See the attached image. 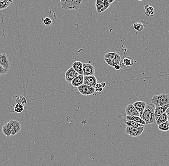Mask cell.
Returning a JSON list of instances; mask_svg holds the SVG:
<instances>
[{
	"label": "cell",
	"mask_w": 169,
	"mask_h": 166,
	"mask_svg": "<svg viewBox=\"0 0 169 166\" xmlns=\"http://www.w3.org/2000/svg\"><path fill=\"white\" fill-rule=\"evenodd\" d=\"M156 106L150 102L146 103V107L145 108L143 113L140 117L145 122L146 125L153 124L156 123L155 120V109Z\"/></svg>",
	"instance_id": "cell-1"
},
{
	"label": "cell",
	"mask_w": 169,
	"mask_h": 166,
	"mask_svg": "<svg viewBox=\"0 0 169 166\" xmlns=\"http://www.w3.org/2000/svg\"><path fill=\"white\" fill-rule=\"evenodd\" d=\"M151 103L154 104L156 107L169 104V95L165 94L155 95L151 98Z\"/></svg>",
	"instance_id": "cell-2"
},
{
	"label": "cell",
	"mask_w": 169,
	"mask_h": 166,
	"mask_svg": "<svg viewBox=\"0 0 169 166\" xmlns=\"http://www.w3.org/2000/svg\"><path fill=\"white\" fill-rule=\"evenodd\" d=\"M83 0H66L65 3L61 4L62 8L65 10H78L80 8Z\"/></svg>",
	"instance_id": "cell-3"
},
{
	"label": "cell",
	"mask_w": 169,
	"mask_h": 166,
	"mask_svg": "<svg viewBox=\"0 0 169 166\" xmlns=\"http://www.w3.org/2000/svg\"><path fill=\"white\" fill-rule=\"evenodd\" d=\"M12 58L9 55L6 53H0V65L7 70H9L12 65Z\"/></svg>",
	"instance_id": "cell-4"
},
{
	"label": "cell",
	"mask_w": 169,
	"mask_h": 166,
	"mask_svg": "<svg viewBox=\"0 0 169 166\" xmlns=\"http://www.w3.org/2000/svg\"><path fill=\"white\" fill-rule=\"evenodd\" d=\"M144 130V127H132L126 126V134L131 137H139L142 135Z\"/></svg>",
	"instance_id": "cell-5"
},
{
	"label": "cell",
	"mask_w": 169,
	"mask_h": 166,
	"mask_svg": "<svg viewBox=\"0 0 169 166\" xmlns=\"http://www.w3.org/2000/svg\"><path fill=\"white\" fill-rule=\"evenodd\" d=\"M78 89L79 92L84 96L92 95L95 92L94 88L84 84L78 87Z\"/></svg>",
	"instance_id": "cell-6"
},
{
	"label": "cell",
	"mask_w": 169,
	"mask_h": 166,
	"mask_svg": "<svg viewBox=\"0 0 169 166\" xmlns=\"http://www.w3.org/2000/svg\"><path fill=\"white\" fill-rule=\"evenodd\" d=\"M10 125L11 127V136H14L20 132L22 128L21 123L17 120H10Z\"/></svg>",
	"instance_id": "cell-7"
},
{
	"label": "cell",
	"mask_w": 169,
	"mask_h": 166,
	"mask_svg": "<svg viewBox=\"0 0 169 166\" xmlns=\"http://www.w3.org/2000/svg\"><path fill=\"white\" fill-rule=\"evenodd\" d=\"M83 72L84 76H89L95 75V67L89 63H83Z\"/></svg>",
	"instance_id": "cell-8"
},
{
	"label": "cell",
	"mask_w": 169,
	"mask_h": 166,
	"mask_svg": "<svg viewBox=\"0 0 169 166\" xmlns=\"http://www.w3.org/2000/svg\"><path fill=\"white\" fill-rule=\"evenodd\" d=\"M78 75L79 74L73 69L72 67H71L66 72L65 79L68 83H71L73 81V80L77 77Z\"/></svg>",
	"instance_id": "cell-9"
},
{
	"label": "cell",
	"mask_w": 169,
	"mask_h": 166,
	"mask_svg": "<svg viewBox=\"0 0 169 166\" xmlns=\"http://www.w3.org/2000/svg\"><path fill=\"white\" fill-rule=\"evenodd\" d=\"M97 83V79L94 75L84 76L83 84L95 88V85Z\"/></svg>",
	"instance_id": "cell-10"
},
{
	"label": "cell",
	"mask_w": 169,
	"mask_h": 166,
	"mask_svg": "<svg viewBox=\"0 0 169 166\" xmlns=\"http://www.w3.org/2000/svg\"><path fill=\"white\" fill-rule=\"evenodd\" d=\"M126 112L127 115L128 116H140L139 113L134 106L133 104H129L127 106L126 108Z\"/></svg>",
	"instance_id": "cell-11"
},
{
	"label": "cell",
	"mask_w": 169,
	"mask_h": 166,
	"mask_svg": "<svg viewBox=\"0 0 169 166\" xmlns=\"http://www.w3.org/2000/svg\"><path fill=\"white\" fill-rule=\"evenodd\" d=\"M169 107V104H167L163 106L156 107L155 109V120L156 121L158 119L162 114L166 112L167 109Z\"/></svg>",
	"instance_id": "cell-12"
},
{
	"label": "cell",
	"mask_w": 169,
	"mask_h": 166,
	"mask_svg": "<svg viewBox=\"0 0 169 166\" xmlns=\"http://www.w3.org/2000/svg\"><path fill=\"white\" fill-rule=\"evenodd\" d=\"M104 58L108 59L110 60H115L118 62L123 61L119 54L115 52H110L106 53L104 55Z\"/></svg>",
	"instance_id": "cell-13"
},
{
	"label": "cell",
	"mask_w": 169,
	"mask_h": 166,
	"mask_svg": "<svg viewBox=\"0 0 169 166\" xmlns=\"http://www.w3.org/2000/svg\"><path fill=\"white\" fill-rule=\"evenodd\" d=\"M133 104L134 106L135 107L136 109L137 110V111H139V117H141L142 116V114L143 113L145 108L146 107V102L143 101H137L135 102Z\"/></svg>",
	"instance_id": "cell-14"
},
{
	"label": "cell",
	"mask_w": 169,
	"mask_h": 166,
	"mask_svg": "<svg viewBox=\"0 0 169 166\" xmlns=\"http://www.w3.org/2000/svg\"><path fill=\"white\" fill-rule=\"evenodd\" d=\"M84 75H79L77 77H75L73 80V81L71 83L73 87L78 88L80 85L83 84Z\"/></svg>",
	"instance_id": "cell-15"
},
{
	"label": "cell",
	"mask_w": 169,
	"mask_h": 166,
	"mask_svg": "<svg viewBox=\"0 0 169 166\" xmlns=\"http://www.w3.org/2000/svg\"><path fill=\"white\" fill-rule=\"evenodd\" d=\"M72 67L75 71L80 75H83V63L80 61H76L72 64Z\"/></svg>",
	"instance_id": "cell-16"
},
{
	"label": "cell",
	"mask_w": 169,
	"mask_h": 166,
	"mask_svg": "<svg viewBox=\"0 0 169 166\" xmlns=\"http://www.w3.org/2000/svg\"><path fill=\"white\" fill-rule=\"evenodd\" d=\"M2 133L4 135L6 136L7 138L11 136V127L9 122L6 123L3 125L2 128Z\"/></svg>",
	"instance_id": "cell-17"
},
{
	"label": "cell",
	"mask_w": 169,
	"mask_h": 166,
	"mask_svg": "<svg viewBox=\"0 0 169 166\" xmlns=\"http://www.w3.org/2000/svg\"><path fill=\"white\" fill-rule=\"evenodd\" d=\"M105 61L108 65L114 67L115 66L119 65L121 66V68H123L124 66L123 61L122 62H118V61H115V60H110L108 59L104 58Z\"/></svg>",
	"instance_id": "cell-18"
},
{
	"label": "cell",
	"mask_w": 169,
	"mask_h": 166,
	"mask_svg": "<svg viewBox=\"0 0 169 166\" xmlns=\"http://www.w3.org/2000/svg\"><path fill=\"white\" fill-rule=\"evenodd\" d=\"M126 119L128 120H132L134 122H137V123H139L140 124H143V125H146V123L139 116H128L127 115L126 117Z\"/></svg>",
	"instance_id": "cell-19"
},
{
	"label": "cell",
	"mask_w": 169,
	"mask_h": 166,
	"mask_svg": "<svg viewBox=\"0 0 169 166\" xmlns=\"http://www.w3.org/2000/svg\"><path fill=\"white\" fill-rule=\"evenodd\" d=\"M125 124L127 126L132 127H144V125L140 124L139 123L134 122L132 120H126L125 122Z\"/></svg>",
	"instance_id": "cell-20"
},
{
	"label": "cell",
	"mask_w": 169,
	"mask_h": 166,
	"mask_svg": "<svg viewBox=\"0 0 169 166\" xmlns=\"http://www.w3.org/2000/svg\"><path fill=\"white\" fill-rule=\"evenodd\" d=\"M123 61L124 65L126 67H130L134 65V60L132 58L130 57L125 58L123 60Z\"/></svg>",
	"instance_id": "cell-21"
},
{
	"label": "cell",
	"mask_w": 169,
	"mask_h": 166,
	"mask_svg": "<svg viewBox=\"0 0 169 166\" xmlns=\"http://www.w3.org/2000/svg\"><path fill=\"white\" fill-rule=\"evenodd\" d=\"M168 120V118L167 114L166 112H164L158 119L156 121V123L158 124V125H160V124L166 122Z\"/></svg>",
	"instance_id": "cell-22"
},
{
	"label": "cell",
	"mask_w": 169,
	"mask_h": 166,
	"mask_svg": "<svg viewBox=\"0 0 169 166\" xmlns=\"http://www.w3.org/2000/svg\"><path fill=\"white\" fill-rule=\"evenodd\" d=\"M27 101L25 97L22 96H18L16 98V103H19V104H21L22 105L24 106L26 105L27 104Z\"/></svg>",
	"instance_id": "cell-23"
},
{
	"label": "cell",
	"mask_w": 169,
	"mask_h": 166,
	"mask_svg": "<svg viewBox=\"0 0 169 166\" xmlns=\"http://www.w3.org/2000/svg\"><path fill=\"white\" fill-rule=\"evenodd\" d=\"M158 128L160 131L163 132H168L169 131V127L168 126V120L165 123H161L158 125Z\"/></svg>",
	"instance_id": "cell-24"
},
{
	"label": "cell",
	"mask_w": 169,
	"mask_h": 166,
	"mask_svg": "<svg viewBox=\"0 0 169 166\" xmlns=\"http://www.w3.org/2000/svg\"><path fill=\"white\" fill-rule=\"evenodd\" d=\"M12 3L9 2L5 1H1L0 0V10L5 9L11 5Z\"/></svg>",
	"instance_id": "cell-25"
},
{
	"label": "cell",
	"mask_w": 169,
	"mask_h": 166,
	"mask_svg": "<svg viewBox=\"0 0 169 166\" xmlns=\"http://www.w3.org/2000/svg\"><path fill=\"white\" fill-rule=\"evenodd\" d=\"M24 110V106L22 105L21 104L19 103H17L14 106V110L15 112H17L18 113H20L23 111Z\"/></svg>",
	"instance_id": "cell-26"
},
{
	"label": "cell",
	"mask_w": 169,
	"mask_h": 166,
	"mask_svg": "<svg viewBox=\"0 0 169 166\" xmlns=\"http://www.w3.org/2000/svg\"><path fill=\"white\" fill-rule=\"evenodd\" d=\"M134 28L137 31H142L143 30L144 25L140 23H136L134 24Z\"/></svg>",
	"instance_id": "cell-27"
},
{
	"label": "cell",
	"mask_w": 169,
	"mask_h": 166,
	"mask_svg": "<svg viewBox=\"0 0 169 166\" xmlns=\"http://www.w3.org/2000/svg\"><path fill=\"white\" fill-rule=\"evenodd\" d=\"M104 7V2H96V8L97 12L100 13V11L103 9Z\"/></svg>",
	"instance_id": "cell-28"
},
{
	"label": "cell",
	"mask_w": 169,
	"mask_h": 166,
	"mask_svg": "<svg viewBox=\"0 0 169 166\" xmlns=\"http://www.w3.org/2000/svg\"><path fill=\"white\" fill-rule=\"evenodd\" d=\"M104 7L100 11L99 14L102 13V12H104L107 9L110 7V4L109 2H108V0H104Z\"/></svg>",
	"instance_id": "cell-29"
},
{
	"label": "cell",
	"mask_w": 169,
	"mask_h": 166,
	"mask_svg": "<svg viewBox=\"0 0 169 166\" xmlns=\"http://www.w3.org/2000/svg\"><path fill=\"white\" fill-rule=\"evenodd\" d=\"M52 22H52V19L49 18H45L43 19V21L44 24L45 26H50V25H52Z\"/></svg>",
	"instance_id": "cell-30"
},
{
	"label": "cell",
	"mask_w": 169,
	"mask_h": 166,
	"mask_svg": "<svg viewBox=\"0 0 169 166\" xmlns=\"http://www.w3.org/2000/svg\"><path fill=\"white\" fill-rule=\"evenodd\" d=\"M94 89H95V91L97 92H101V91H102L104 88L101 87L100 84L97 83L95 85Z\"/></svg>",
	"instance_id": "cell-31"
},
{
	"label": "cell",
	"mask_w": 169,
	"mask_h": 166,
	"mask_svg": "<svg viewBox=\"0 0 169 166\" xmlns=\"http://www.w3.org/2000/svg\"><path fill=\"white\" fill-rule=\"evenodd\" d=\"M9 70H7L6 69H4L1 65H0V75H5L8 73Z\"/></svg>",
	"instance_id": "cell-32"
},
{
	"label": "cell",
	"mask_w": 169,
	"mask_h": 166,
	"mask_svg": "<svg viewBox=\"0 0 169 166\" xmlns=\"http://www.w3.org/2000/svg\"><path fill=\"white\" fill-rule=\"evenodd\" d=\"M145 9L146 10V11H151L154 10V8L149 5H146V6H145Z\"/></svg>",
	"instance_id": "cell-33"
},
{
	"label": "cell",
	"mask_w": 169,
	"mask_h": 166,
	"mask_svg": "<svg viewBox=\"0 0 169 166\" xmlns=\"http://www.w3.org/2000/svg\"><path fill=\"white\" fill-rule=\"evenodd\" d=\"M114 67V68H115V70H119L120 69H122V68H121V66L119 65H117L115 66Z\"/></svg>",
	"instance_id": "cell-34"
},
{
	"label": "cell",
	"mask_w": 169,
	"mask_h": 166,
	"mask_svg": "<svg viewBox=\"0 0 169 166\" xmlns=\"http://www.w3.org/2000/svg\"><path fill=\"white\" fill-rule=\"evenodd\" d=\"M100 84V85H101V86L102 87V88H104L105 87L106 85V83L104 82H101Z\"/></svg>",
	"instance_id": "cell-35"
},
{
	"label": "cell",
	"mask_w": 169,
	"mask_h": 166,
	"mask_svg": "<svg viewBox=\"0 0 169 166\" xmlns=\"http://www.w3.org/2000/svg\"><path fill=\"white\" fill-rule=\"evenodd\" d=\"M145 15H146L147 17H149L150 15H151V14H150V11H146V12H145Z\"/></svg>",
	"instance_id": "cell-36"
},
{
	"label": "cell",
	"mask_w": 169,
	"mask_h": 166,
	"mask_svg": "<svg viewBox=\"0 0 169 166\" xmlns=\"http://www.w3.org/2000/svg\"><path fill=\"white\" fill-rule=\"evenodd\" d=\"M165 112L167 114V116H168V119H169V107L167 109Z\"/></svg>",
	"instance_id": "cell-37"
},
{
	"label": "cell",
	"mask_w": 169,
	"mask_h": 166,
	"mask_svg": "<svg viewBox=\"0 0 169 166\" xmlns=\"http://www.w3.org/2000/svg\"><path fill=\"white\" fill-rule=\"evenodd\" d=\"M115 1V0H108V2H109L110 4L113 3Z\"/></svg>",
	"instance_id": "cell-38"
},
{
	"label": "cell",
	"mask_w": 169,
	"mask_h": 166,
	"mask_svg": "<svg viewBox=\"0 0 169 166\" xmlns=\"http://www.w3.org/2000/svg\"><path fill=\"white\" fill-rule=\"evenodd\" d=\"M104 0H96V2H103Z\"/></svg>",
	"instance_id": "cell-39"
},
{
	"label": "cell",
	"mask_w": 169,
	"mask_h": 166,
	"mask_svg": "<svg viewBox=\"0 0 169 166\" xmlns=\"http://www.w3.org/2000/svg\"><path fill=\"white\" fill-rule=\"evenodd\" d=\"M60 2H61V4H63L65 3L66 0H60Z\"/></svg>",
	"instance_id": "cell-40"
},
{
	"label": "cell",
	"mask_w": 169,
	"mask_h": 166,
	"mask_svg": "<svg viewBox=\"0 0 169 166\" xmlns=\"http://www.w3.org/2000/svg\"><path fill=\"white\" fill-rule=\"evenodd\" d=\"M2 1H5L9 2L12 3L13 2V0H2Z\"/></svg>",
	"instance_id": "cell-41"
},
{
	"label": "cell",
	"mask_w": 169,
	"mask_h": 166,
	"mask_svg": "<svg viewBox=\"0 0 169 166\" xmlns=\"http://www.w3.org/2000/svg\"><path fill=\"white\" fill-rule=\"evenodd\" d=\"M154 14V11H150V14H151V15H153Z\"/></svg>",
	"instance_id": "cell-42"
},
{
	"label": "cell",
	"mask_w": 169,
	"mask_h": 166,
	"mask_svg": "<svg viewBox=\"0 0 169 166\" xmlns=\"http://www.w3.org/2000/svg\"><path fill=\"white\" fill-rule=\"evenodd\" d=\"M168 126H169V119L168 120Z\"/></svg>",
	"instance_id": "cell-43"
},
{
	"label": "cell",
	"mask_w": 169,
	"mask_h": 166,
	"mask_svg": "<svg viewBox=\"0 0 169 166\" xmlns=\"http://www.w3.org/2000/svg\"><path fill=\"white\" fill-rule=\"evenodd\" d=\"M139 1H142V0H139Z\"/></svg>",
	"instance_id": "cell-44"
},
{
	"label": "cell",
	"mask_w": 169,
	"mask_h": 166,
	"mask_svg": "<svg viewBox=\"0 0 169 166\" xmlns=\"http://www.w3.org/2000/svg\"></svg>",
	"instance_id": "cell-45"
}]
</instances>
